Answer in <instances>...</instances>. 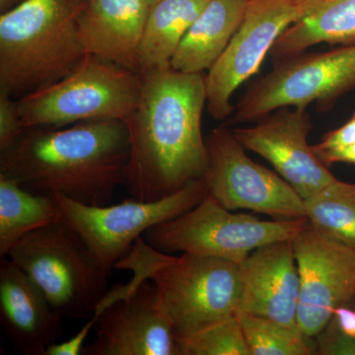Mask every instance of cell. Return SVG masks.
Masks as SVG:
<instances>
[{
	"instance_id": "cell-15",
	"label": "cell",
	"mask_w": 355,
	"mask_h": 355,
	"mask_svg": "<svg viewBox=\"0 0 355 355\" xmlns=\"http://www.w3.org/2000/svg\"><path fill=\"white\" fill-rule=\"evenodd\" d=\"M292 240L258 248L240 265L241 299L238 313L298 327L300 277Z\"/></svg>"
},
{
	"instance_id": "cell-20",
	"label": "cell",
	"mask_w": 355,
	"mask_h": 355,
	"mask_svg": "<svg viewBox=\"0 0 355 355\" xmlns=\"http://www.w3.org/2000/svg\"><path fill=\"white\" fill-rule=\"evenodd\" d=\"M209 0H160L149 11L139 46L142 72L171 67L173 55Z\"/></svg>"
},
{
	"instance_id": "cell-12",
	"label": "cell",
	"mask_w": 355,
	"mask_h": 355,
	"mask_svg": "<svg viewBox=\"0 0 355 355\" xmlns=\"http://www.w3.org/2000/svg\"><path fill=\"white\" fill-rule=\"evenodd\" d=\"M292 241L300 277L298 328L315 338L338 308L355 301V250L309 222Z\"/></svg>"
},
{
	"instance_id": "cell-32",
	"label": "cell",
	"mask_w": 355,
	"mask_h": 355,
	"mask_svg": "<svg viewBox=\"0 0 355 355\" xmlns=\"http://www.w3.org/2000/svg\"><path fill=\"white\" fill-rule=\"evenodd\" d=\"M80 1L84 2V3H88V2L94 1V0H80Z\"/></svg>"
},
{
	"instance_id": "cell-13",
	"label": "cell",
	"mask_w": 355,
	"mask_h": 355,
	"mask_svg": "<svg viewBox=\"0 0 355 355\" xmlns=\"http://www.w3.org/2000/svg\"><path fill=\"white\" fill-rule=\"evenodd\" d=\"M254 123L231 130L246 150L270 163L303 200L335 181L308 142L313 125L307 108L284 107Z\"/></svg>"
},
{
	"instance_id": "cell-25",
	"label": "cell",
	"mask_w": 355,
	"mask_h": 355,
	"mask_svg": "<svg viewBox=\"0 0 355 355\" xmlns=\"http://www.w3.org/2000/svg\"><path fill=\"white\" fill-rule=\"evenodd\" d=\"M315 338V354L355 355V338L345 335L334 317Z\"/></svg>"
},
{
	"instance_id": "cell-9",
	"label": "cell",
	"mask_w": 355,
	"mask_h": 355,
	"mask_svg": "<svg viewBox=\"0 0 355 355\" xmlns=\"http://www.w3.org/2000/svg\"><path fill=\"white\" fill-rule=\"evenodd\" d=\"M207 196L209 189L202 177L153 202L132 198L118 205L92 207L64 196L53 197L62 220L83 237L96 259L111 272L148 229L182 216Z\"/></svg>"
},
{
	"instance_id": "cell-24",
	"label": "cell",
	"mask_w": 355,
	"mask_h": 355,
	"mask_svg": "<svg viewBox=\"0 0 355 355\" xmlns=\"http://www.w3.org/2000/svg\"><path fill=\"white\" fill-rule=\"evenodd\" d=\"M178 345L180 355H251L238 315L198 331Z\"/></svg>"
},
{
	"instance_id": "cell-14",
	"label": "cell",
	"mask_w": 355,
	"mask_h": 355,
	"mask_svg": "<svg viewBox=\"0 0 355 355\" xmlns=\"http://www.w3.org/2000/svg\"><path fill=\"white\" fill-rule=\"evenodd\" d=\"M92 317L95 340L84 345L83 355H180L171 324L156 304L150 279Z\"/></svg>"
},
{
	"instance_id": "cell-30",
	"label": "cell",
	"mask_w": 355,
	"mask_h": 355,
	"mask_svg": "<svg viewBox=\"0 0 355 355\" xmlns=\"http://www.w3.org/2000/svg\"><path fill=\"white\" fill-rule=\"evenodd\" d=\"M22 1H24V0H0V11H1V13L6 12V11L17 6Z\"/></svg>"
},
{
	"instance_id": "cell-1",
	"label": "cell",
	"mask_w": 355,
	"mask_h": 355,
	"mask_svg": "<svg viewBox=\"0 0 355 355\" xmlns=\"http://www.w3.org/2000/svg\"><path fill=\"white\" fill-rule=\"evenodd\" d=\"M207 102V74L171 67L142 72L139 102L125 121L130 155L123 186L130 197L153 202L205 176Z\"/></svg>"
},
{
	"instance_id": "cell-29",
	"label": "cell",
	"mask_w": 355,
	"mask_h": 355,
	"mask_svg": "<svg viewBox=\"0 0 355 355\" xmlns=\"http://www.w3.org/2000/svg\"><path fill=\"white\" fill-rule=\"evenodd\" d=\"M334 318L345 335L355 338V309L349 308V306L338 308Z\"/></svg>"
},
{
	"instance_id": "cell-19",
	"label": "cell",
	"mask_w": 355,
	"mask_h": 355,
	"mask_svg": "<svg viewBox=\"0 0 355 355\" xmlns=\"http://www.w3.org/2000/svg\"><path fill=\"white\" fill-rule=\"evenodd\" d=\"M319 44H355V0H315L311 12L280 35L270 55L277 62Z\"/></svg>"
},
{
	"instance_id": "cell-17",
	"label": "cell",
	"mask_w": 355,
	"mask_h": 355,
	"mask_svg": "<svg viewBox=\"0 0 355 355\" xmlns=\"http://www.w3.org/2000/svg\"><path fill=\"white\" fill-rule=\"evenodd\" d=\"M150 0H94L84 6L78 27L86 53L139 72V46Z\"/></svg>"
},
{
	"instance_id": "cell-10",
	"label": "cell",
	"mask_w": 355,
	"mask_h": 355,
	"mask_svg": "<svg viewBox=\"0 0 355 355\" xmlns=\"http://www.w3.org/2000/svg\"><path fill=\"white\" fill-rule=\"evenodd\" d=\"M205 173L209 195L229 210L246 209L275 220L306 218L303 198L279 173L258 164L222 125L207 135Z\"/></svg>"
},
{
	"instance_id": "cell-21",
	"label": "cell",
	"mask_w": 355,
	"mask_h": 355,
	"mask_svg": "<svg viewBox=\"0 0 355 355\" xmlns=\"http://www.w3.org/2000/svg\"><path fill=\"white\" fill-rule=\"evenodd\" d=\"M62 220L53 196L34 193L0 175V256L25 236Z\"/></svg>"
},
{
	"instance_id": "cell-18",
	"label": "cell",
	"mask_w": 355,
	"mask_h": 355,
	"mask_svg": "<svg viewBox=\"0 0 355 355\" xmlns=\"http://www.w3.org/2000/svg\"><path fill=\"white\" fill-rule=\"evenodd\" d=\"M249 0H209L189 28L171 67L184 73L209 71L241 25Z\"/></svg>"
},
{
	"instance_id": "cell-3",
	"label": "cell",
	"mask_w": 355,
	"mask_h": 355,
	"mask_svg": "<svg viewBox=\"0 0 355 355\" xmlns=\"http://www.w3.org/2000/svg\"><path fill=\"white\" fill-rule=\"evenodd\" d=\"M155 286L156 304L177 342L237 316L241 299L240 265L224 259L183 253L170 256L139 237L116 266Z\"/></svg>"
},
{
	"instance_id": "cell-6",
	"label": "cell",
	"mask_w": 355,
	"mask_h": 355,
	"mask_svg": "<svg viewBox=\"0 0 355 355\" xmlns=\"http://www.w3.org/2000/svg\"><path fill=\"white\" fill-rule=\"evenodd\" d=\"M142 73L88 55L58 83L17 100L23 128H64L83 121H125L135 111Z\"/></svg>"
},
{
	"instance_id": "cell-11",
	"label": "cell",
	"mask_w": 355,
	"mask_h": 355,
	"mask_svg": "<svg viewBox=\"0 0 355 355\" xmlns=\"http://www.w3.org/2000/svg\"><path fill=\"white\" fill-rule=\"evenodd\" d=\"M315 0H249L241 25L221 57L207 71V112L214 120L233 114L231 98L260 70L287 28L306 17Z\"/></svg>"
},
{
	"instance_id": "cell-5",
	"label": "cell",
	"mask_w": 355,
	"mask_h": 355,
	"mask_svg": "<svg viewBox=\"0 0 355 355\" xmlns=\"http://www.w3.org/2000/svg\"><path fill=\"white\" fill-rule=\"evenodd\" d=\"M62 318L90 319L108 293L111 272L64 220L30 233L7 253Z\"/></svg>"
},
{
	"instance_id": "cell-22",
	"label": "cell",
	"mask_w": 355,
	"mask_h": 355,
	"mask_svg": "<svg viewBox=\"0 0 355 355\" xmlns=\"http://www.w3.org/2000/svg\"><path fill=\"white\" fill-rule=\"evenodd\" d=\"M303 202L313 227L355 250V184L336 179Z\"/></svg>"
},
{
	"instance_id": "cell-8",
	"label": "cell",
	"mask_w": 355,
	"mask_h": 355,
	"mask_svg": "<svg viewBox=\"0 0 355 355\" xmlns=\"http://www.w3.org/2000/svg\"><path fill=\"white\" fill-rule=\"evenodd\" d=\"M307 224V218L261 220L234 214L209 195L182 216L148 229L142 237L163 253L202 254L241 265L254 250L292 240Z\"/></svg>"
},
{
	"instance_id": "cell-31",
	"label": "cell",
	"mask_w": 355,
	"mask_h": 355,
	"mask_svg": "<svg viewBox=\"0 0 355 355\" xmlns=\"http://www.w3.org/2000/svg\"><path fill=\"white\" fill-rule=\"evenodd\" d=\"M151 4H153V6L154 4L157 3L158 1H160V0H150Z\"/></svg>"
},
{
	"instance_id": "cell-28",
	"label": "cell",
	"mask_w": 355,
	"mask_h": 355,
	"mask_svg": "<svg viewBox=\"0 0 355 355\" xmlns=\"http://www.w3.org/2000/svg\"><path fill=\"white\" fill-rule=\"evenodd\" d=\"M314 151L327 167L330 168L331 165L336 164V163L355 165V142L345 146Z\"/></svg>"
},
{
	"instance_id": "cell-27",
	"label": "cell",
	"mask_w": 355,
	"mask_h": 355,
	"mask_svg": "<svg viewBox=\"0 0 355 355\" xmlns=\"http://www.w3.org/2000/svg\"><path fill=\"white\" fill-rule=\"evenodd\" d=\"M354 142H355V113L345 125L327 132L322 141L312 146L314 150H322V149L347 146Z\"/></svg>"
},
{
	"instance_id": "cell-16",
	"label": "cell",
	"mask_w": 355,
	"mask_h": 355,
	"mask_svg": "<svg viewBox=\"0 0 355 355\" xmlns=\"http://www.w3.org/2000/svg\"><path fill=\"white\" fill-rule=\"evenodd\" d=\"M62 317L41 289L8 257L0 258V323L25 355H46L62 334Z\"/></svg>"
},
{
	"instance_id": "cell-2",
	"label": "cell",
	"mask_w": 355,
	"mask_h": 355,
	"mask_svg": "<svg viewBox=\"0 0 355 355\" xmlns=\"http://www.w3.org/2000/svg\"><path fill=\"white\" fill-rule=\"evenodd\" d=\"M128 155V128L121 120L26 128L0 151V175L34 193L104 207L125 184Z\"/></svg>"
},
{
	"instance_id": "cell-23",
	"label": "cell",
	"mask_w": 355,
	"mask_h": 355,
	"mask_svg": "<svg viewBox=\"0 0 355 355\" xmlns=\"http://www.w3.org/2000/svg\"><path fill=\"white\" fill-rule=\"evenodd\" d=\"M251 355H311L314 347L298 327L238 313Z\"/></svg>"
},
{
	"instance_id": "cell-26",
	"label": "cell",
	"mask_w": 355,
	"mask_h": 355,
	"mask_svg": "<svg viewBox=\"0 0 355 355\" xmlns=\"http://www.w3.org/2000/svg\"><path fill=\"white\" fill-rule=\"evenodd\" d=\"M23 132L17 100L0 92V151L14 144Z\"/></svg>"
},
{
	"instance_id": "cell-7",
	"label": "cell",
	"mask_w": 355,
	"mask_h": 355,
	"mask_svg": "<svg viewBox=\"0 0 355 355\" xmlns=\"http://www.w3.org/2000/svg\"><path fill=\"white\" fill-rule=\"evenodd\" d=\"M355 90V44L323 53H301L275 62L265 76L252 83L224 125L254 123L284 107L316 103L328 111L343 96Z\"/></svg>"
},
{
	"instance_id": "cell-4",
	"label": "cell",
	"mask_w": 355,
	"mask_h": 355,
	"mask_svg": "<svg viewBox=\"0 0 355 355\" xmlns=\"http://www.w3.org/2000/svg\"><path fill=\"white\" fill-rule=\"evenodd\" d=\"M80 0H24L0 15V92L22 99L69 74L87 57Z\"/></svg>"
}]
</instances>
